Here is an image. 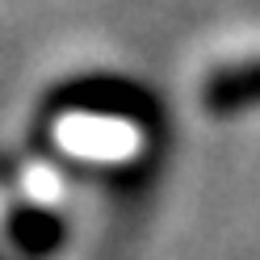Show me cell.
<instances>
[{"instance_id": "cell-2", "label": "cell", "mask_w": 260, "mask_h": 260, "mask_svg": "<svg viewBox=\"0 0 260 260\" xmlns=\"http://www.w3.org/2000/svg\"><path fill=\"white\" fill-rule=\"evenodd\" d=\"M9 239L29 256H46V252H55L63 243V222L51 210L25 206V210H17V214L9 218Z\"/></svg>"}, {"instance_id": "cell-1", "label": "cell", "mask_w": 260, "mask_h": 260, "mask_svg": "<svg viewBox=\"0 0 260 260\" xmlns=\"http://www.w3.org/2000/svg\"><path fill=\"white\" fill-rule=\"evenodd\" d=\"M202 105L214 118H235L260 105V59H243L231 68H214L202 80Z\"/></svg>"}]
</instances>
